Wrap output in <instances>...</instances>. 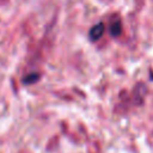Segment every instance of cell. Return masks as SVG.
Returning a JSON list of instances; mask_svg holds the SVG:
<instances>
[{
	"label": "cell",
	"mask_w": 153,
	"mask_h": 153,
	"mask_svg": "<svg viewBox=\"0 0 153 153\" xmlns=\"http://www.w3.org/2000/svg\"><path fill=\"white\" fill-rule=\"evenodd\" d=\"M122 32V25H121V22L117 20V22H114L110 26V33L114 36V37H117L120 36Z\"/></svg>",
	"instance_id": "obj_2"
},
{
	"label": "cell",
	"mask_w": 153,
	"mask_h": 153,
	"mask_svg": "<svg viewBox=\"0 0 153 153\" xmlns=\"http://www.w3.org/2000/svg\"><path fill=\"white\" fill-rule=\"evenodd\" d=\"M38 79H39V75H38L37 73H31V74L26 75V76L23 79V82H24V84H33V82H36Z\"/></svg>",
	"instance_id": "obj_3"
},
{
	"label": "cell",
	"mask_w": 153,
	"mask_h": 153,
	"mask_svg": "<svg viewBox=\"0 0 153 153\" xmlns=\"http://www.w3.org/2000/svg\"><path fill=\"white\" fill-rule=\"evenodd\" d=\"M104 30H105V26H104L103 23L96 24V25L92 26L91 30H90V39L93 41V42H94V41H98V39L103 36Z\"/></svg>",
	"instance_id": "obj_1"
}]
</instances>
